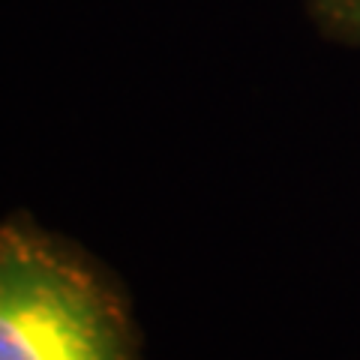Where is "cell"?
Here are the masks:
<instances>
[{"label":"cell","instance_id":"1","mask_svg":"<svg viewBox=\"0 0 360 360\" xmlns=\"http://www.w3.org/2000/svg\"><path fill=\"white\" fill-rule=\"evenodd\" d=\"M0 360H144L120 276L25 210L0 217Z\"/></svg>","mask_w":360,"mask_h":360},{"label":"cell","instance_id":"2","mask_svg":"<svg viewBox=\"0 0 360 360\" xmlns=\"http://www.w3.org/2000/svg\"><path fill=\"white\" fill-rule=\"evenodd\" d=\"M307 9L328 39L360 45V0H307Z\"/></svg>","mask_w":360,"mask_h":360}]
</instances>
